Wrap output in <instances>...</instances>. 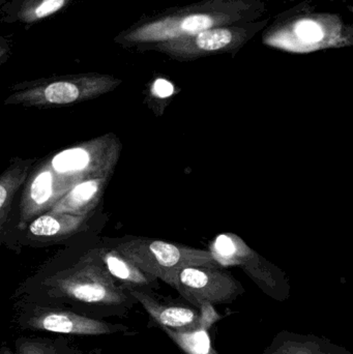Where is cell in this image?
<instances>
[{
  "mask_svg": "<svg viewBox=\"0 0 353 354\" xmlns=\"http://www.w3.org/2000/svg\"><path fill=\"white\" fill-rule=\"evenodd\" d=\"M114 248L141 270L173 289L178 274L182 268L189 266L222 268L209 251L160 239L137 237L118 243Z\"/></svg>",
  "mask_w": 353,
  "mask_h": 354,
  "instance_id": "cell-6",
  "label": "cell"
},
{
  "mask_svg": "<svg viewBox=\"0 0 353 354\" xmlns=\"http://www.w3.org/2000/svg\"><path fill=\"white\" fill-rule=\"evenodd\" d=\"M269 21L271 19L265 18L244 24L213 27L195 35L149 46L144 51L161 52L178 62H193L218 54L228 53L236 56L255 35L267 28Z\"/></svg>",
  "mask_w": 353,
  "mask_h": 354,
  "instance_id": "cell-7",
  "label": "cell"
},
{
  "mask_svg": "<svg viewBox=\"0 0 353 354\" xmlns=\"http://www.w3.org/2000/svg\"><path fill=\"white\" fill-rule=\"evenodd\" d=\"M99 257L118 285L126 290H143L151 292L159 287V279L147 274L122 255L115 248L99 249Z\"/></svg>",
  "mask_w": 353,
  "mask_h": 354,
  "instance_id": "cell-13",
  "label": "cell"
},
{
  "mask_svg": "<svg viewBox=\"0 0 353 354\" xmlns=\"http://www.w3.org/2000/svg\"><path fill=\"white\" fill-rule=\"evenodd\" d=\"M16 354H79L64 340H50L48 338L17 339Z\"/></svg>",
  "mask_w": 353,
  "mask_h": 354,
  "instance_id": "cell-19",
  "label": "cell"
},
{
  "mask_svg": "<svg viewBox=\"0 0 353 354\" xmlns=\"http://www.w3.org/2000/svg\"><path fill=\"white\" fill-rule=\"evenodd\" d=\"M261 354H352L333 344L330 340L314 335H303L281 330Z\"/></svg>",
  "mask_w": 353,
  "mask_h": 354,
  "instance_id": "cell-15",
  "label": "cell"
},
{
  "mask_svg": "<svg viewBox=\"0 0 353 354\" xmlns=\"http://www.w3.org/2000/svg\"><path fill=\"white\" fill-rule=\"evenodd\" d=\"M111 176L95 177L81 181L62 196L49 212L74 216H91L109 183Z\"/></svg>",
  "mask_w": 353,
  "mask_h": 354,
  "instance_id": "cell-12",
  "label": "cell"
},
{
  "mask_svg": "<svg viewBox=\"0 0 353 354\" xmlns=\"http://www.w3.org/2000/svg\"><path fill=\"white\" fill-rule=\"evenodd\" d=\"M97 354H102V353H101V351H99V353H97Z\"/></svg>",
  "mask_w": 353,
  "mask_h": 354,
  "instance_id": "cell-23",
  "label": "cell"
},
{
  "mask_svg": "<svg viewBox=\"0 0 353 354\" xmlns=\"http://www.w3.org/2000/svg\"><path fill=\"white\" fill-rule=\"evenodd\" d=\"M15 306V324L21 330L70 336L135 334L132 328L124 324L90 317L64 306L41 305L26 301H19Z\"/></svg>",
  "mask_w": 353,
  "mask_h": 354,
  "instance_id": "cell-8",
  "label": "cell"
},
{
  "mask_svg": "<svg viewBox=\"0 0 353 354\" xmlns=\"http://www.w3.org/2000/svg\"><path fill=\"white\" fill-rule=\"evenodd\" d=\"M199 311L201 314V324L196 330L176 332L166 326L158 328L165 333L184 354H220L211 344L209 328L222 317L211 304H202Z\"/></svg>",
  "mask_w": 353,
  "mask_h": 354,
  "instance_id": "cell-14",
  "label": "cell"
},
{
  "mask_svg": "<svg viewBox=\"0 0 353 354\" xmlns=\"http://www.w3.org/2000/svg\"><path fill=\"white\" fill-rule=\"evenodd\" d=\"M122 81L112 75L81 73L19 83L4 105L25 107H62L97 99L117 88Z\"/></svg>",
  "mask_w": 353,
  "mask_h": 354,
  "instance_id": "cell-5",
  "label": "cell"
},
{
  "mask_svg": "<svg viewBox=\"0 0 353 354\" xmlns=\"http://www.w3.org/2000/svg\"><path fill=\"white\" fill-rule=\"evenodd\" d=\"M90 216L48 212L31 221L27 229L35 241H60L82 231Z\"/></svg>",
  "mask_w": 353,
  "mask_h": 354,
  "instance_id": "cell-16",
  "label": "cell"
},
{
  "mask_svg": "<svg viewBox=\"0 0 353 354\" xmlns=\"http://www.w3.org/2000/svg\"><path fill=\"white\" fill-rule=\"evenodd\" d=\"M21 301L68 306L78 313L99 319L124 317L139 304L108 272L99 249L87 252L76 263L46 277L37 291L27 293Z\"/></svg>",
  "mask_w": 353,
  "mask_h": 354,
  "instance_id": "cell-2",
  "label": "cell"
},
{
  "mask_svg": "<svg viewBox=\"0 0 353 354\" xmlns=\"http://www.w3.org/2000/svg\"><path fill=\"white\" fill-rule=\"evenodd\" d=\"M209 252L222 268L238 266L269 297L278 301L290 297V284L285 272L265 259L234 233H222L215 237Z\"/></svg>",
  "mask_w": 353,
  "mask_h": 354,
  "instance_id": "cell-9",
  "label": "cell"
},
{
  "mask_svg": "<svg viewBox=\"0 0 353 354\" xmlns=\"http://www.w3.org/2000/svg\"><path fill=\"white\" fill-rule=\"evenodd\" d=\"M309 4L306 0L277 15L263 31V45L296 54L353 46V23L339 14L314 12Z\"/></svg>",
  "mask_w": 353,
  "mask_h": 354,
  "instance_id": "cell-4",
  "label": "cell"
},
{
  "mask_svg": "<svg viewBox=\"0 0 353 354\" xmlns=\"http://www.w3.org/2000/svg\"><path fill=\"white\" fill-rule=\"evenodd\" d=\"M130 293L144 308L155 326H166L176 332H189L200 326L201 314L197 308L161 301L149 291L134 289Z\"/></svg>",
  "mask_w": 353,
  "mask_h": 354,
  "instance_id": "cell-11",
  "label": "cell"
},
{
  "mask_svg": "<svg viewBox=\"0 0 353 354\" xmlns=\"http://www.w3.org/2000/svg\"><path fill=\"white\" fill-rule=\"evenodd\" d=\"M122 145L109 133L48 156L31 170L24 185L18 227L27 228L31 221L45 214L81 181L113 176Z\"/></svg>",
  "mask_w": 353,
  "mask_h": 354,
  "instance_id": "cell-1",
  "label": "cell"
},
{
  "mask_svg": "<svg viewBox=\"0 0 353 354\" xmlns=\"http://www.w3.org/2000/svg\"><path fill=\"white\" fill-rule=\"evenodd\" d=\"M289 1H294V0H289Z\"/></svg>",
  "mask_w": 353,
  "mask_h": 354,
  "instance_id": "cell-22",
  "label": "cell"
},
{
  "mask_svg": "<svg viewBox=\"0 0 353 354\" xmlns=\"http://www.w3.org/2000/svg\"><path fill=\"white\" fill-rule=\"evenodd\" d=\"M35 160H21L10 164V167L0 176V233L3 239L4 230L12 212V199L15 194L25 185L31 172Z\"/></svg>",
  "mask_w": 353,
  "mask_h": 354,
  "instance_id": "cell-17",
  "label": "cell"
},
{
  "mask_svg": "<svg viewBox=\"0 0 353 354\" xmlns=\"http://www.w3.org/2000/svg\"><path fill=\"white\" fill-rule=\"evenodd\" d=\"M0 354H14L12 351H10V347L6 346V344L2 345L1 351H0Z\"/></svg>",
  "mask_w": 353,
  "mask_h": 354,
  "instance_id": "cell-20",
  "label": "cell"
},
{
  "mask_svg": "<svg viewBox=\"0 0 353 354\" xmlns=\"http://www.w3.org/2000/svg\"><path fill=\"white\" fill-rule=\"evenodd\" d=\"M174 289L180 297L199 310L202 304L225 305L242 297L246 290L224 268L189 266L178 274Z\"/></svg>",
  "mask_w": 353,
  "mask_h": 354,
  "instance_id": "cell-10",
  "label": "cell"
},
{
  "mask_svg": "<svg viewBox=\"0 0 353 354\" xmlns=\"http://www.w3.org/2000/svg\"><path fill=\"white\" fill-rule=\"evenodd\" d=\"M347 10H350V12H352V14H353V6H348Z\"/></svg>",
  "mask_w": 353,
  "mask_h": 354,
  "instance_id": "cell-21",
  "label": "cell"
},
{
  "mask_svg": "<svg viewBox=\"0 0 353 354\" xmlns=\"http://www.w3.org/2000/svg\"><path fill=\"white\" fill-rule=\"evenodd\" d=\"M73 0H23L17 19L24 24H33L66 8Z\"/></svg>",
  "mask_w": 353,
  "mask_h": 354,
  "instance_id": "cell-18",
  "label": "cell"
},
{
  "mask_svg": "<svg viewBox=\"0 0 353 354\" xmlns=\"http://www.w3.org/2000/svg\"><path fill=\"white\" fill-rule=\"evenodd\" d=\"M265 12L263 0H201L145 17L118 33L114 43L144 51L149 46L213 27L255 22Z\"/></svg>",
  "mask_w": 353,
  "mask_h": 354,
  "instance_id": "cell-3",
  "label": "cell"
}]
</instances>
